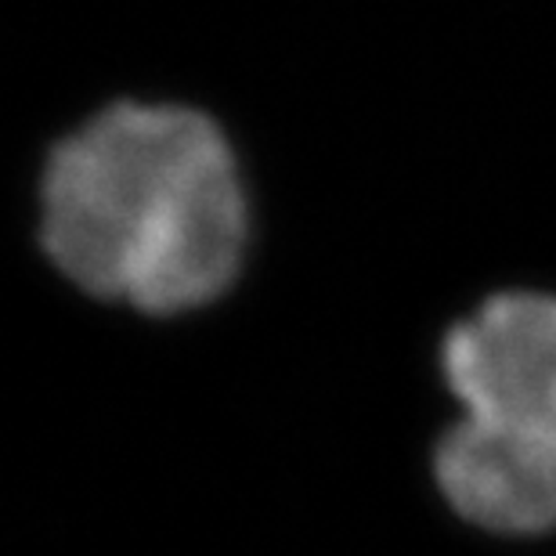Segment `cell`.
Here are the masks:
<instances>
[{"instance_id":"6da1fadb","label":"cell","mask_w":556,"mask_h":556,"mask_svg":"<svg viewBox=\"0 0 556 556\" xmlns=\"http://www.w3.org/2000/svg\"><path fill=\"white\" fill-rule=\"evenodd\" d=\"M40 242L70 282L152 315L225 293L247 199L225 135L181 105H113L51 152Z\"/></svg>"},{"instance_id":"3957f363","label":"cell","mask_w":556,"mask_h":556,"mask_svg":"<svg viewBox=\"0 0 556 556\" xmlns=\"http://www.w3.org/2000/svg\"><path fill=\"white\" fill-rule=\"evenodd\" d=\"M433 473L459 517L498 535L556 528V459L503 427L466 416L444 433Z\"/></svg>"},{"instance_id":"7a4b0ae2","label":"cell","mask_w":556,"mask_h":556,"mask_svg":"<svg viewBox=\"0 0 556 556\" xmlns=\"http://www.w3.org/2000/svg\"><path fill=\"white\" fill-rule=\"evenodd\" d=\"M444 376L466 416L556 459V296L506 293L444 340Z\"/></svg>"}]
</instances>
